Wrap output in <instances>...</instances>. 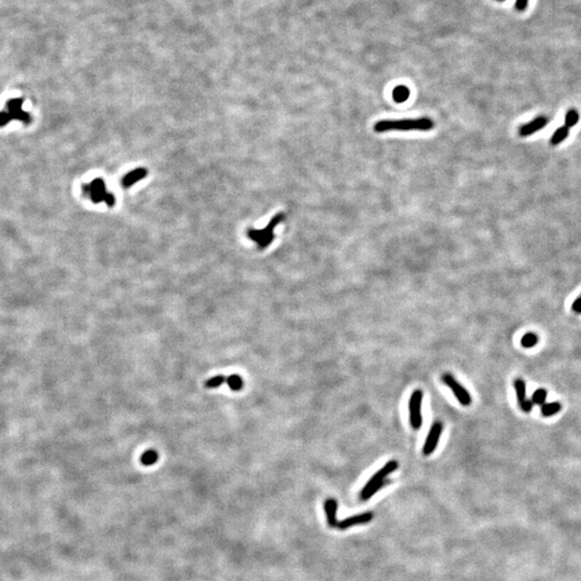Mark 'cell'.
<instances>
[{"instance_id":"9","label":"cell","mask_w":581,"mask_h":581,"mask_svg":"<svg viewBox=\"0 0 581 581\" xmlns=\"http://www.w3.org/2000/svg\"><path fill=\"white\" fill-rule=\"evenodd\" d=\"M374 518V514L370 513V511H367V513H363L360 515H355L352 517H349L344 519L342 521H338L337 524V529L345 531L349 528H351V526L354 525H361V524H366L369 523L371 520H373Z\"/></svg>"},{"instance_id":"18","label":"cell","mask_w":581,"mask_h":581,"mask_svg":"<svg viewBox=\"0 0 581 581\" xmlns=\"http://www.w3.org/2000/svg\"><path fill=\"white\" fill-rule=\"evenodd\" d=\"M537 343H538V336L536 334H534V333H528V334H525L521 339L522 347L526 349L535 347Z\"/></svg>"},{"instance_id":"13","label":"cell","mask_w":581,"mask_h":581,"mask_svg":"<svg viewBox=\"0 0 581 581\" xmlns=\"http://www.w3.org/2000/svg\"><path fill=\"white\" fill-rule=\"evenodd\" d=\"M562 409V405L560 404L559 401H553V402H547V404H544L541 406V414L544 417H552L554 414H556L557 412H560V410Z\"/></svg>"},{"instance_id":"20","label":"cell","mask_w":581,"mask_h":581,"mask_svg":"<svg viewBox=\"0 0 581 581\" xmlns=\"http://www.w3.org/2000/svg\"><path fill=\"white\" fill-rule=\"evenodd\" d=\"M578 121H579V113L576 110L571 109L566 113V115H565V125L564 126H566L567 128L574 127Z\"/></svg>"},{"instance_id":"8","label":"cell","mask_w":581,"mask_h":581,"mask_svg":"<svg viewBox=\"0 0 581 581\" xmlns=\"http://www.w3.org/2000/svg\"><path fill=\"white\" fill-rule=\"evenodd\" d=\"M443 430H444V425L440 421H436V422L433 423V425L431 426V430L428 434V437H426V439L424 441V445H423L422 452L424 455H426V456L431 455L434 451L436 450L440 436H441V433H443Z\"/></svg>"},{"instance_id":"1","label":"cell","mask_w":581,"mask_h":581,"mask_svg":"<svg viewBox=\"0 0 581 581\" xmlns=\"http://www.w3.org/2000/svg\"><path fill=\"white\" fill-rule=\"evenodd\" d=\"M434 127V122L423 116L420 119H401V120H382L377 122L374 125V130L378 134L386 133V131H429Z\"/></svg>"},{"instance_id":"10","label":"cell","mask_w":581,"mask_h":581,"mask_svg":"<svg viewBox=\"0 0 581 581\" xmlns=\"http://www.w3.org/2000/svg\"><path fill=\"white\" fill-rule=\"evenodd\" d=\"M515 389L517 392V398L519 406L521 407L524 412H531L533 409V401L526 398V385L523 379H517L515 381Z\"/></svg>"},{"instance_id":"5","label":"cell","mask_w":581,"mask_h":581,"mask_svg":"<svg viewBox=\"0 0 581 581\" xmlns=\"http://www.w3.org/2000/svg\"><path fill=\"white\" fill-rule=\"evenodd\" d=\"M23 103H24V100L22 98H14L7 103L8 112H0V126L6 125L11 120H20L24 122L29 121V114L22 110Z\"/></svg>"},{"instance_id":"7","label":"cell","mask_w":581,"mask_h":581,"mask_svg":"<svg viewBox=\"0 0 581 581\" xmlns=\"http://www.w3.org/2000/svg\"><path fill=\"white\" fill-rule=\"evenodd\" d=\"M397 468H398V462L396 460H391L387 462L383 467H381L376 472L375 475L371 476V478L368 480V482L364 485V487L362 489L361 495L367 493L370 489H373L375 485L383 482L386 477L392 474V472H394Z\"/></svg>"},{"instance_id":"14","label":"cell","mask_w":581,"mask_h":581,"mask_svg":"<svg viewBox=\"0 0 581 581\" xmlns=\"http://www.w3.org/2000/svg\"><path fill=\"white\" fill-rule=\"evenodd\" d=\"M410 91L405 85H398L393 90V99L396 103H404L408 99Z\"/></svg>"},{"instance_id":"22","label":"cell","mask_w":581,"mask_h":581,"mask_svg":"<svg viewBox=\"0 0 581 581\" xmlns=\"http://www.w3.org/2000/svg\"><path fill=\"white\" fill-rule=\"evenodd\" d=\"M224 382H226L225 377L216 376V377H213L211 379H209V380H207L205 385H206V387H209V389H214V387H218V386L222 385Z\"/></svg>"},{"instance_id":"25","label":"cell","mask_w":581,"mask_h":581,"mask_svg":"<svg viewBox=\"0 0 581 581\" xmlns=\"http://www.w3.org/2000/svg\"><path fill=\"white\" fill-rule=\"evenodd\" d=\"M497 2H504V0H497Z\"/></svg>"},{"instance_id":"16","label":"cell","mask_w":581,"mask_h":581,"mask_svg":"<svg viewBox=\"0 0 581 581\" xmlns=\"http://www.w3.org/2000/svg\"><path fill=\"white\" fill-rule=\"evenodd\" d=\"M143 177H144V170H143V169L135 170V172L130 173L128 176H126L125 178H124L123 185H124V187L128 188V187H130L131 184H134L135 182H137L138 180L142 179Z\"/></svg>"},{"instance_id":"17","label":"cell","mask_w":581,"mask_h":581,"mask_svg":"<svg viewBox=\"0 0 581 581\" xmlns=\"http://www.w3.org/2000/svg\"><path fill=\"white\" fill-rule=\"evenodd\" d=\"M158 454L155 450H146L140 458V461L145 466H150L157 462Z\"/></svg>"},{"instance_id":"3","label":"cell","mask_w":581,"mask_h":581,"mask_svg":"<svg viewBox=\"0 0 581 581\" xmlns=\"http://www.w3.org/2000/svg\"><path fill=\"white\" fill-rule=\"evenodd\" d=\"M83 192L95 204L106 203L108 206H112L114 203V197L111 193L107 191L106 183L103 179H94L89 184H84Z\"/></svg>"},{"instance_id":"12","label":"cell","mask_w":581,"mask_h":581,"mask_svg":"<svg viewBox=\"0 0 581 581\" xmlns=\"http://www.w3.org/2000/svg\"><path fill=\"white\" fill-rule=\"evenodd\" d=\"M324 508H325V514H326L328 526L329 528H333V529L337 528V524H338V521L336 519L337 508H338L337 501L334 499L326 500L324 503Z\"/></svg>"},{"instance_id":"23","label":"cell","mask_w":581,"mask_h":581,"mask_svg":"<svg viewBox=\"0 0 581 581\" xmlns=\"http://www.w3.org/2000/svg\"><path fill=\"white\" fill-rule=\"evenodd\" d=\"M529 4V0H517L516 2V9L520 12H523L526 7H528Z\"/></svg>"},{"instance_id":"15","label":"cell","mask_w":581,"mask_h":581,"mask_svg":"<svg viewBox=\"0 0 581 581\" xmlns=\"http://www.w3.org/2000/svg\"><path fill=\"white\" fill-rule=\"evenodd\" d=\"M567 136H568V128L566 126H562L554 131V134L552 135L551 139H550V143H551V145H557L563 140H565Z\"/></svg>"},{"instance_id":"2","label":"cell","mask_w":581,"mask_h":581,"mask_svg":"<svg viewBox=\"0 0 581 581\" xmlns=\"http://www.w3.org/2000/svg\"><path fill=\"white\" fill-rule=\"evenodd\" d=\"M284 214L283 213H278L277 215H275L271 221L269 222L268 225L263 228V229H250L247 231V237H249L252 241L257 242L259 249L263 250L267 247L271 242L274 241V230L276 228V226L278 224H280L281 222H283L284 220Z\"/></svg>"},{"instance_id":"6","label":"cell","mask_w":581,"mask_h":581,"mask_svg":"<svg viewBox=\"0 0 581 581\" xmlns=\"http://www.w3.org/2000/svg\"><path fill=\"white\" fill-rule=\"evenodd\" d=\"M441 380L452 391L454 396L462 406L467 407L471 405V396L469 392L451 374H444L443 377H441Z\"/></svg>"},{"instance_id":"19","label":"cell","mask_w":581,"mask_h":581,"mask_svg":"<svg viewBox=\"0 0 581 581\" xmlns=\"http://www.w3.org/2000/svg\"><path fill=\"white\" fill-rule=\"evenodd\" d=\"M226 383L232 391H239L242 389L243 381L238 375H231L226 378Z\"/></svg>"},{"instance_id":"21","label":"cell","mask_w":581,"mask_h":581,"mask_svg":"<svg viewBox=\"0 0 581 581\" xmlns=\"http://www.w3.org/2000/svg\"><path fill=\"white\" fill-rule=\"evenodd\" d=\"M547 395H548V392L545 389H537L535 392H534L533 396H532L533 404L542 406L545 404V401L547 399Z\"/></svg>"},{"instance_id":"4","label":"cell","mask_w":581,"mask_h":581,"mask_svg":"<svg viewBox=\"0 0 581 581\" xmlns=\"http://www.w3.org/2000/svg\"><path fill=\"white\" fill-rule=\"evenodd\" d=\"M422 400L423 392L421 390H414L409 398L408 410H409V421L412 429L418 431L422 426Z\"/></svg>"},{"instance_id":"11","label":"cell","mask_w":581,"mask_h":581,"mask_svg":"<svg viewBox=\"0 0 581 581\" xmlns=\"http://www.w3.org/2000/svg\"><path fill=\"white\" fill-rule=\"evenodd\" d=\"M547 122H548V120H547L546 116H538V118L534 119L530 123L524 124L523 126L519 128V134L523 137L533 135L534 133H535V131H538L541 128H544L546 126Z\"/></svg>"},{"instance_id":"24","label":"cell","mask_w":581,"mask_h":581,"mask_svg":"<svg viewBox=\"0 0 581 581\" xmlns=\"http://www.w3.org/2000/svg\"><path fill=\"white\" fill-rule=\"evenodd\" d=\"M571 309H572V311H574V312H576V313H578V314H581V295H580L579 297H577L576 300L574 301V303H572Z\"/></svg>"}]
</instances>
